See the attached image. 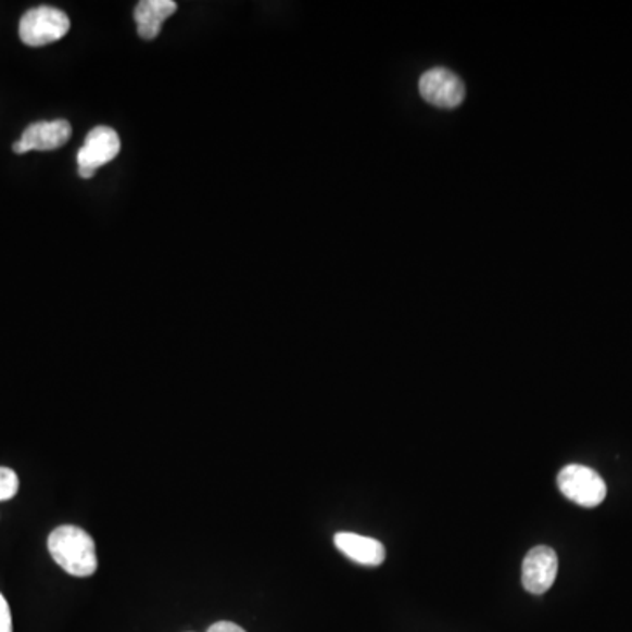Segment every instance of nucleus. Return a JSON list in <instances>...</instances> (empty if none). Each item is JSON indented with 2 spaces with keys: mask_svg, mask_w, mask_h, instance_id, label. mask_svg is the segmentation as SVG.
Masks as SVG:
<instances>
[{
  "mask_svg": "<svg viewBox=\"0 0 632 632\" xmlns=\"http://www.w3.org/2000/svg\"><path fill=\"white\" fill-rule=\"evenodd\" d=\"M334 545L343 552L353 563L376 568L385 560V546L375 538L361 536L355 532H338L334 536Z\"/></svg>",
  "mask_w": 632,
  "mask_h": 632,
  "instance_id": "8",
  "label": "nucleus"
},
{
  "mask_svg": "<svg viewBox=\"0 0 632 632\" xmlns=\"http://www.w3.org/2000/svg\"><path fill=\"white\" fill-rule=\"evenodd\" d=\"M71 134H73V127L67 119L28 125L20 141L14 142L13 152L22 155L27 152L59 150L69 141Z\"/></svg>",
  "mask_w": 632,
  "mask_h": 632,
  "instance_id": "7",
  "label": "nucleus"
},
{
  "mask_svg": "<svg viewBox=\"0 0 632 632\" xmlns=\"http://www.w3.org/2000/svg\"><path fill=\"white\" fill-rule=\"evenodd\" d=\"M51 557L73 577H92L99 566L96 543L87 531L76 526H60L48 538Z\"/></svg>",
  "mask_w": 632,
  "mask_h": 632,
  "instance_id": "1",
  "label": "nucleus"
},
{
  "mask_svg": "<svg viewBox=\"0 0 632 632\" xmlns=\"http://www.w3.org/2000/svg\"><path fill=\"white\" fill-rule=\"evenodd\" d=\"M178 10L175 0H142L134 10L138 33L142 39L152 41L161 34L165 20Z\"/></svg>",
  "mask_w": 632,
  "mask_h": 632,
  "instance_id": "9",
  "label": "nucleus"
},
{
  "mask_svg": "<svg viewBox=\"0 0 632 632\" xmlns=\"http://www.w3.org/2000/svg\"><path fill=\"white\" fill-rule=\"evenodd\" d=\"M20 480L10 468H0V503L13 500L18 494Z\"/></svg>",
  "mask_w": 632,
  "mask_h": 632,
  "instance_id": "10",
  "label": "nucleus"
},
{
  "mask_svg": "<svg viewBox=\"0 0 632 632\" xmlns=\"http://www.w3.org/2000/svg\"><path fill=\"white\" fill-rule=\"evenodd\" d=\"M557 485L571 503L583 508H596L606 500L608 489L599 472L582 464H569L560 469Z\"/></svg>",
  "mask_w": 632,
  "mask_h": 632,
  "instance_id": "3",
  "label": "nucleus"
},
{
  "mask_svg": "<svg viewBox=\"0 0 632 632\" xmlns=\"http://www.w3.org/2000/svg\"><path fill=\"white\" fill-rule=\"evenodd\" d=\"M119 138L110 127H96L88 132L85 144L78 152V173L81 178L90 179L102 165L110 164L118 156Z\"/></svg>",
  "mask_w": 632,
  "mask_h": 632,
  "instance_id": "5",
  "label": "nucleus"
},
{
  "mask_svg": "<svg viewBox=\"0 0 632 632\" xmlns=\"http://www.w3.org/2000/svg\"><path fill=\"white\" fill-rule=\"evenodd\" d=\"M0 632H13L10 605L2 594H0Z\"/></svg>",
  "mask_w": 632,
  "mask_h": 632,
  "instance_id": "11",
  "label": "nucleus"
},
{
  "mask_svg": "<svg viewBox=\"0 0 632 632\" xmlns=\"http://www.w3.org/2000/svg\"><path fill=\"white\" fill-rule=\"evenodd\" d=\"M71 20L64 11L41 5L34 8L20 20V39L30 48L48 47L69 33Z\"/></svg>",
  "mask_w": 632,
  "mask_h": 632,
  "instance_id": "2",
  "label": "nucleus"
},
{
  "mask_svg": "<svg viewBox=\"0 0 632 632\" xmlns=\"http://www.w3.org/2000/svg\"><path fill=\"white\" fill-rule=\"evenodd\" d=\"M418 90L429 104L441 110H454L466 99V85L463 79L446 67H432L421 74Z\"/></svg>",
  "mask_w": 632,
  "mask_h": 632,
  "instance_id": "4",
  "label": "nucleus"
},
{
  "mask_svg": "<svg viewBox=\"0 0 632 632\" xmlns=\"http://www.w3.org/2000/svg\"><path fill=\"white\" fill-rule=\"evenodd\" d=\"M207 632H247L235 622H216L207 629Z\"/></svg>",
  "mask_w": 632,
  "mask_h": 632,
  "instance_id": "12",
  "label": "nucleus"
},
{
  "mask_svg": "<svg viewBox=\"0 0 632 632\" xmlns=\"http://www.w3.org/2000/svg\"><path fill=\"white\" fill-rule=\"evenodd\" d=\"M557 571H559V559L554 548L546 545L534 546L523 559V589L534 596L545 594L554 585Z\"/></svg>",
  "mask_w": 632,
  "mask_h": 632,
  "instance_id": "6",
  "label": "nucleus"
}]
</instances>
